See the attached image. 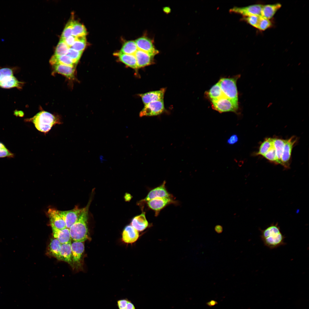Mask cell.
Segmentation results:
<instances>
[{"mask_svg": "<svg viewBox=\"0 0 309 309\" xmlns=\"http://www.w3.org/2000/svg\"><path fill=\"white\" fill-rule=\"evenodd\" d=\"M91 200L82 208L77 221L69 229L71 239L74 241L84 242L88 238V220Z\"/></svg>", "mask_w": 309, "mask_h": 309, "instance_id": "cell-1", "label": "cell"}, {"mask_svg": "<svg viewBox=\"0 0 309 309\" xmlns=\"http://www.w3.org/2000/svg\"><path fill=\"white\" fill-rule=\"evenodd\" d=\"M260 231L261 240L264 245L270 249H275L286 244L284 242L286 237L281 232L277 223L272 224Z\"/></svg>", "mask_w": 309, "mask_h": 309, "instance_id": "cell-2", "label": "cell"}, {"mask_svg": "<svg viewBox=\"0 0 309 309\" xmlns=\"http://www.w3.org/2000/svg\"><path fill=\"white\" fill-rule=\"evenodd\" d=\"M25 120L32 122L38 130L45 133L49 132L56 124L61 123L57 116L44 111L39 112L33 117Z\"/></svg>", "mask_w": 309, "mask_h": 309, "instance_id": "cell-3", "label": "cell"}, {"mask_svg": "<svg viewBox=\"0 0 309 309\" xmlns=\"http://www.w3.org/2000/svg\"><path fill=\"white\" fill-rule=\"evenodd\" d=\"M17 67H4L0 68V87L9 89L13 88L21 89L24 83L19 81L14 76Z\"/></svg>", "mask_w": 309, "mask_h": 309, "instance_id": "cell-4", "label": "cell"}, {"mask_svg": "<svg viewBox=\"0 0 309 309\" xmlns=\"http://www.w3.org/2000/svg\"><path fill=\"white\" fill-rule=\"evenodd\" d=\"M238 77L222 78L218 82L223 95L230 99L238 102L236 82Z\"/></svg>", "mask_w": 309, "mask_h": 309, "instance_id": "cell-5", "label": "cell"}, {"mask_svg": "<svg viewBox=\"0 0 309 309\" xmlns=\"http://www.w3.org/2000/svg\"><path fill=\"white\" fill-rule=\"evenodd\" d=\"M213 108L221 113L232 112H236L238 108V102L223 96L219 99L211 101Z\"/></svg>", "mask_w": 309, "mask_h": 309, "instance_id": "cell-6", "label": "cell"}, {"mask_svg": "<svg viewBox=\"0 0 309 309\" xmlns=\"http://www.w3.org/2000/svg\"><path fill=\"white\" fill-rule=\"evenodd\" d=\"M165 110L163 100L152 102L145 106L140 112V117L152 116L160 114Z\"/></svg>", "mask_w": 309, "mask_h": 309, "instance_id": "cell-7", "label": "cell"}, {"mask_svg": "<svg viewBox=\"0 0 309 309\" xmlns=\"http://www.w3.org/2000/svg\"><path fill=\"white\" fill-rule=\"evenodd\" d=\"M262 5L256 4L247 6L234 7L229 10L231 13L241 14L244 17L252 15L261 16Z\"/></svg>", "mask_w": 309, "mask_h": 309, "instance_id": "cell-8", "label": "cell"}, {"mask_svg": "<svg viewBox=\"0 0 309 309\" xmlns=\"http://www.w3.org/2000/svg\"><path fill=\"white\" fill-rule=\"evenodd\" d=\"M296 140L297 138L295 136H292L286 140L281 158V165L286 168L289 167L292 151Z\"/></svg>", "mask_w": 309, "mask_h": 309, "instance_id": "cell-9", "label": "cell"}, {"mask_svg": "<svg viewBox=\"0 0 309 309\" xmlns=\"http://www.w3.org/2000/svg\"><path fill=\"white\" fill-rule=\"evenodd\" d=\"M78 206L75 207L73 209L68 211H59V213L64 220L66 227L70 229L71 227L76 222L82 210Z\"/></svg>", "mask_w": 309, "mask_h": 309, "instance_id": "cell-10", "label": "cell"}, {"mask_svg": "<svg viewBox=\"0 0 309 309\" xmlns=\"http://www.w3.org/2000/svg\"><path fill=\"white\" fill-rule=\"evenodd\" d=\"M83 242L74 241L71 243L72 259L73 266L80 267L82 255L84 250Z\"/></svg>", "mask_w": 309, "mask_h": 309, "instance_id": "cell-11", "label": "cell"}, {"mask_svg": "<svg viewBox=\"0 0 309 309\" xmlns=\"http://www.w3.org/2000/svg\"><path fill=\"white\" fill-rule=\"evenodd\" d=\"M139 49L146 52L154 56L159 53L154 47L152 40L146 37H140L135 41Z\"/></svg>", "mask_w": 309, "mask_h": 309, "instance_id": "cell-12", "label": "cell"}, {"mask_svg": "<svg viewBox=\"0 0 309 309\" xmlns=\"http://www.w3.org/2000/svg\"><path fill=\"white\" fill-rule=\"evenodd\" d=\"M51 227H53L59 229L66 227V223L60 214L58 210L54 208H49L47 211Z\"/></svg>", "mask_w": 309, "mask_h": 309, "instance_id": "cell-13", "label": "cell"}, {"mask_svg": "<svg viewBox=\"0 0 309 309\" xmlns=\"http://www.w3.org/2000/svg\"><path fill=\"white\" fill-rule=\"evenodd\" d=\"M165 91V88L139 94L144 105L149 103L163 100Z\"/></svg>", "mask_w": 309, "mask_h": 309, "instance_id": "cell-14", "label": "cell"}, {"mask_svg": "<svg viewBox=\"0 0 309 309\" xmlns=\"http://www.w3.org/2000/svg\"><path fill=\"white\" fill-rule=\"evenodd\" d=\"M138 68L151 65L153 63L154 56L138 49L134 54Z\"/></svg>", "mask_w": 309, "mask_h": 309, "instance_id": "cell-15", "label": "cell"}, {"mask_svg": "<svg viewBox=\"0 0 309 309\" xmlns=\"http://www.w3.org/2000/svg\"><path fill=\"white\" fill-rule=\"evenodd\" d=\"M165 184L164 181L161 185L150 191L143 200L148 201L156 198L170 197V195L165 188Z\"/></svg>", "mask_w": 309, "mask_h": 309, "instance_id": "cell-16", "label": "cell"}, {"mask_svg": "<svg viewBox=\"0 0 309 309\" xmlns=\"http://www.w3.org/2000/svg\"><path fill=\"white\" fill-rule=\"evenodd\" d=\"M139 236L138 231L131 225L126 226L122 233V240L126 243H132L135 242Z\"/></svg>", "mask_w": 309, "mask_h": 309, "instance_id": "cell-17", "label": "cell"}, {"mask_svg": "<svg viewBox=\"0 0 309 309\" xmlns=\"http://www.w3.org/2000/svg\"><path fill=\"white\" fill-rule=\"evenodd\" d=\"M54 72L61 74L70 79L74 78L75 67L58 64L52 65Z\"/></svg>", "mask_w": 309, "mask_h": 309, "instance_id": "cell-18", "label": "cell"}, {"mask_svg": "<svg viewBox=\"0 0 309 309\" xmlns=\"http://www.w3.org/2000/svg\"><path fill=\"white\" fill-rule=\"evenodd\" d=\"M51 227L54 238L58 239L62 244L71 242L69 229L66 228L59 229L53 227Z\"/></svg>", "mask_w": 309, "mask_h": 309, "instance_id": "cell-19", "label": "cell"}, {"mask_svg": "<svg viewBox=\"0 0 309 309\" xmlns=\"http://www.w3.org/2000/svg\"><path fill=\"white\" fill-rule=\"evenodd\" d=\"M172 201L170 197L158 198L147 201V203L150 208L158 212Z\"/></svg>", "mask_w": 309, "mask_h": 309, "instance_id": "cell-20", "label": "cell"}, {"mask_svg": "<svg viewBox=\"0 0 309 309\" xmlns=\"http://www.w3.org/2000/svg\"><path fill=\"white\" fill-rule=\"evenodd\" d=\"M281 4L280 3L262 5L261 16L270 20L281 8Z\"/></svg>", "mask_w": 309, "mask_h": 309, "instance_id": "cell-21", "label": "cell"}, {"mask_svg": "<svg viewBox=\"0 0 309 309\" xmlns=\"http://www.w3.org/2000/svg\"><path fill=\"white\" fill-rule=\"evenodd\" d=\"M131 225L138 231H142L148 225L145 212L134 217L132 220Z\"/></svg>", "mask_w": 309, "mask_h": 309, "instance_id": "cell-22", "label": "cell"}, {"mask_svg": "<svg viewBox=\"0 0 309 309\" xmlns=\"http://www.w3.org/2000/svg\"><path fill=\"white\" fill-rule=\"evenodd\" d=\"M116 54L119 60L126 66L134 69H138L134 54H126L120 52Z\"/></svg>", "mask_w": 309, "mask_h": 309, "instance_id": "cell-23", "label": "cell"}, {"mask_svg": "<svg viewBox=\"0 0 309 309\" xmlns=\"http://www.w3.org/2000/svg\"><path fill=\"white\" fill-rule=\"evenodd\" d=\"M60 255L61 260L73 266L72 259L71 242L61 244Z\"/></svg>", "mask_w": 309, "mask_h": 309, "instance_id": "cell-24", "label": "cell"}, {"mask_svg": "<svg viewBox=\"0 0 309 309\" xmlns=\"http://www.w3.org/2000/svg\"><path fill=\"white\" fill-rule=\"evenodd\" d=\"M49 62L52 66L56 64H60L76 67V65L67 55L61 56L53 55L50 58Z\"/></svg>", "mask_w": 309, "mask_h": 309, "instance_id": "cell-25", "label": "cell"}, {"mask_svg": "<svg viewBox=\"0 0 309 309\" xmlns=\"http://www.w3.org/2000/svg\"><path fill=\"white\" fill-rule=\"evenodd\" d=\"M62 244L57 239H52L49 245V251L50 254L61 260L60 251Z\"/></svg>", "mask_w": 309, "mask_h": 309, "instance_id": "cell-26", "label": "cell"}, {"mask_svg": "<svg viewBox=\"0 0 309 309\" xmlns=\"http://www.w3.org/2000/svg\"><path fill=\"white\" fill-rule=\"evenodd\" d=\"M286 140L279 138H273V146L276 151L278 164L281 165V158Z\"/></svg>", "mask_w": 309, "mask_h": 309, "instance_id": "cell-27", "label": "cell"}, {"mask_svg": "<svg viewBox=\"0 0 309 309\" xmlns=\"http://www.w3.org/2000/svg\"><path fill=\"white\" fill-rule=\"evenodd\" d=\"M87 34V32L85 26L78 21L74 20L72 35L76 37H84Z\"/></svg>", "mask_w": 309, "mask_h": 309, "instance_id": "cell-28", "label": "cell"}, {"mask_svg": "<svg viewBox=\"0 0 309 309\" xmlns=\"http://www.w3.org/2000/svg\"><path fill=\"white\" fill-rule=\"evenodd\" d=\"M207 94L211 101L216 100L224 96L218 82L211 87Z\"/></svg>", "mask_w": 309, "mask_h": 309, "instance_id": "cell-29", "label": "cell"}, {"mask_svg": "<svg viewBox=\"0 0 309 309\" xmlns=\"http://www.w3.org/2000/svg\"><path fill=\"white\" fill-rule=\"evenodd\" d=\"M138 49L135 41H130L124 43L120 52L126 54H134Z\"/></svg>", "mask_w": 309, "mask_h": 309, "instance_id": "cell-30", "label": "cell"}, {"mask_svg": "<svg viewBox=\"0 0 309 309\" xmlns=\"http://www.w3.org/2000/svg\"><path fill=\"white\" fill-rule=\"evenodd\" d=\"M273 146V138H267L261 144L259 151L256 154L264 156Z\"/></svg>", "mask_w": 309, "mask_h": 309, "instance_id": "cell-31", "label": "cell"}, {"mask_svg": "<svg viewBox=\"0 0 309 309\" xmlns=\"http://www.w3.org/2000/svg\"><path fill=\"white\" fill-rule=\"evenodd\" d=\"M70 47L64 42V39L61 38L56 46L54 55L61 56L66 55Z\"/></svg>", "mask_w": 309, "mask_h": 309, "instance_id": "cell-32", "label": "cell"}, {"mask_svg": "<svg viewBox=\"0 0 309 309\" xmlns=\"http://www.w3.org/2000/svg\"><path fill=\"white\" fill-rule=\"evenodd\" d=\"M116 306L118 309H136L133 303L127 298L117 300Z\"/></svg>", "mask_w": 309, "mask_h": 309, "instance_id": "cell-33", "label": "cell"}, {"mask_svg": "<svg viewBox=\"0 0 309 309\" xmlns=\"http://www.w3.org/2000/svg\"><path fill=\"white\" fill-rule=\"evenodd\" d=\"M85 36L77 37L76 40L70 47L78 51L83 52L86 46Z\"/></svg>", "mask_w": 309, "mask_h": 309, "instance_id": "cell-34", "label": "cell"}, {"mask_svg": "<svg viewBox=\"0 0 309 309\" xmlns=\"http://www.w3.org/2000/svg\"><path fill=\"white\" fill-rule=\"evenodd\" d=\"M74 19L72 17L67 23L62 33L61 38H65L72 35Z\"/></svg>", "mask_w": 309, "mask_h": 309, "instance_id": "cell-35", "label": "cell"}, {"mask_svg": "<svg viewBox=\"0 0 309 309\" xmlns=\"http://www.w3.org/2000/svg\"><path fill=\"white\" fill-rule=\"evenodd\" d=\"M82 52V51H78L70 48L66 55L70 58L76 65L80 59Z\"/></svg>", "mask_w": 309, "mask_h": 309, "instance_id": "cell-36", "label": "cell"}, {"mask_svg": "<svg viewBox=\"0 0 309 309\" xmlns=\"http://www.w3.org/2000/svg\"><path fill=\"white\" fill-rule=\"evenodd\" d=\"M261 16L252 15L245 17L242 18V20L246 21L250 25L257 28Z\"/></svg>", "mask_w": 309, "mask_h": 309, "instance_id": "cell-37", "label": "cell"}, {"mask_svg": "<svg viewBox=\"0 0 309 309\" xmlns=\"http://www.w3.org/2000/svg\"><path fill=\"white\" fill-rule=\"evenodd\" d=\"M272 25L270 19L261 16L257 29L261 31H264L270 27Z\"/></svg>", "mask_w": 309, "mask_h": 309, "instance_id": "cell-38", "label": "cell"}, {"mask_svg": "<svg viewBox=\"0 0 309 309\" xmlns=\"http://www.w3.org/2000/svg\"><path fill=\"white\" fill-rule=\"evenodd\" d=\"M264 157L270 161L278 164L276 151L274 146L265 154Z\"/></svg>", "mask_w": 309, "mask_h": 309, "instance_id": "cell-39", "label": "cell"}, {"mask_svg": "<svg viewBox=\"0 0 309 309\" xmlns=\"http://www.w3.org/2000/svg\"><path fill=\"white\" fill-rule=\"evenodd\" d=\"M14 156V154L7 149L6 147L0 148V158H13Z\"/></svg>", "mask_w": 309, "mask_h": 309, "instance_id": "cell-40", "label": "cell"}, {"mask_svg": "<svg viewBox=\"0 0 309 309\" xmlns=\"http://www.w3.org/2000/svg\"><path fill=\"white\" fill-rule=\"evenodd\" d=\"M77 37L71 35L65 39H63L66 44L70 48L76 40Z\"/></svg>", "mask_w": 309, "mask_h": 309, "instance_id": "cell-41", "label": "cell"}, {"mask_svg": "<svg viewBox=\"0 0 309 309\" xmlns=\"http://www.w3.org/2000/svg\"><path fill=\"white\" fill-rule=\"evenodd\" d=\"M238 140V136L236 134H233L228 138L227 142L229 144H233L236 143Z\"/></svg>", "mask_w": 309, "mask_h": 309, "instance_id": "cell-42", "label": "cell"}, {"mask_svg": "<svg viewBox=\"0 0 309 309\" xmlns=\"http://www.w3.org/2000/svg\"><path fill=\"white\" fill-rule=\"evenodd\" d=\"M215 230L217 233H221L223 231V228L221 225H218L215 226Z\"/></svg>", "mask_w": 309, "mask_h": 309, "instance_id": "cell-43", "label": "cell"}, {"mask_svg": "<svg viewBox=\"0 0 309 309\" xmlns=\"http://www.w3.org/2000/svg\"><path fill=\"white\" fill-rule=\"evenodd\" d=\"M218 304V302L214 300H211L206 303V305L208 306L211 307Z\"/></svg>", "mask_w": 309, "mask_h": 309, "instance_id": "cell-44", "label": "cell"}, {"mask_svg": "<svg viewBox=\"0 0 309 309\" xmlns=\"http://www.w3.org/2000/svg\"><path fill=\"white\" fill-rule=\"evenodd\" d=\"M5 147V146L2 142H0V148Z\"/></svg>", "mask_w": 309, "mask_h": 309, "instance_id": "cell-45", "label": "cell"}]
</instances>
